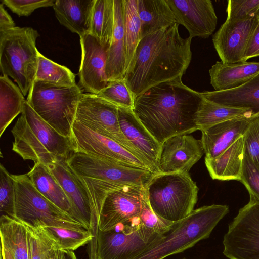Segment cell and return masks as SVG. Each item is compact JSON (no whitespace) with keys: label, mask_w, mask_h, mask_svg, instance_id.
I'll return each instance as SVG.
<instances>
[{"label":"cell","mask_w":259,"mask_h":259,"mask_svg":"<svg viewBox=\"0 0 259 259\" xmlns=\"http://www.w3.org/2000/svg\"><path fill=\"white\" fill-rule=\"evenodd\" d=\"M177 23L143 37L124 76L135 99L150 88L185 73L192 38H182Z\"/></svg>","instance_id":"obj_1"},{"label":"cell","mask_w":259,"mask_h":259,"mask_svg":"<svg viewBox=\"0 0 259 259\" xmlns=\"http://www.w3.org/2000/svg\"><path fill=\"white\" fill-rule=\"evenodd\" d=\"M182 77L155 85L135 99L134 113L161 145L198 130L195 120L202 96L184 84Z\"/></svg>","instance_id":"obj_2"},{"label":"cell","mask_w":259,"mask_h":259,"mask_svg":"<svg viewBox=\"0 0 259 259\" xmlns=\"http://www.w3.org/2000/svg\"><path fill=\"white\" fill-rule=\"evenodd\" d=\"M66 162L76 175L90 198L92 219L89 231L97 240L99 219L104 201L111 191L126 186L146 188L155 175L131 167L74 151Z\"/></svg>","instance_id":"obj_3"},{"label":"cell","mask_w":259,"mask_h":259,"mask_svg":"<svg viewBox=\"0 0 259 259\" xmlns=\"http://www.w3.org/2000/svg\"><path fill=\"white\" fill-rule=\"evenodd\" d=\"M12 150L24 160L47 166L66 161L75 151L72 137L63 136L41 118L25 100L21 115L11 130Z\"/></svg>","instance_id":"obj_4"},{"label":"cell","mask_w":259,"mask_h":259,"mask_svg":"<svg viewBox=\"0 0 259 259\" xmlns=\"http://www.w3.org/2000/svg\"><path fill=\"white\" fill-rule=\"evenodd\" d=\"M229 211L228 206L220 204L193 210L185 218L174 222L168 232L135 259H164L193 247L207 238Z\"/></svg>","instance_id":"obj_5"},{"label":"cell","mask_w":259,"mask_h":259,"mask_svg":"<svg viewBox=\"0 0 259 259\" xmlns=\"http://www.w3.org/2000/svg\"><path fill=\"white\" fill-rule=\"evenodd\" d=\"M39 36L30 27L16 26L0 31L1 75L11 77L26 96L35 78L39 51L36 41Z\"/></svg>","instance_id":"obj_6"},{"label":"cell","mask_w":259,"mask_h":259,"mask_svg":"<svg viewBox=\"0 0 259 259\" xmlns=\"http://www.w3.org/2000/svg\"><path fill=\"white\" fill-rule=\"evenodd\" d=\"M146 190L153 211L171 222L189 215L198 198V188L188 172L155 174Z\"/></svg>","instance_id":"obj_7"},{"label":"cell","mask_w":259,"mask_h":259,"mask_svg":"<svg viewBox=\"0 0 259 259\" xmlns=\"http://www.w3.org/2000/svg\"><path fill=\"white\" fill-rule=\"evenodd\" d=\"M82 94L77 84L63 87L34 80L26 101L58 132L64 136L72 137V125Z\"/></svg>","instance_id":"obj_8"},{"label":"cell","mask_w":259,"mask_h":259,"mask_svg":"<svg viewBox=\"0 0 259 259\" xmlns=\"http://www.w3.org/2000/svg\"><path fill=\"white\" fill-rule=\"evenodd\" d=\"M11 176L16 193L15 218L35 227L87 230L82 224L42 196L26 174Z\"/></svg>","instance_id":"obj_9"},{"label":"cell","mask_w":259,"mask_h":259,"mask_svg":"<svg viewBox=\"0 0 259 259\" xmlns=\"http://www.w3.org/2000/svg\"><path fill=\"white\" fill-rule=\"evenodd\" d=\"M162 235L147 227L139 216L120 223L109 230L99 229L97 259H135Z\"/></svg>","instance_id":"obj_10"},{"label":"cell","mask_w":259,"mask_h":259,"mask_svg":"<svg viewBox=\"0 0 259 259\" xmlns=\"http://www.w3.org/2000/svg\"><path fill=\"white\" fill-rule=\"evenodd\" d=\"M223 254L229 259H259V201L250 199L229 225Z\"/></svg>","instance_id":"obj_11"},{"label":"cell","mask_w":259,"mask_h":259,"mask_svg":"<svg viewBox=\"0 0 259 259\" xmlns=\"http://www.w3.org/2000/svg\"><path fill=\"white\" fill-rule=\"evenodd\" d=\"M75 120L116 142L140 159L121 131L116 105L96 94L83 93L77 105Z\"/></svg>","instance_id":"obj_12"},{"label":"cell","mask_w":259,"mask_h":259,"mask_svg":"<svg viewBox=\"0 0 259 259\" xmlns=\"http://www.w3.org/2000/svg\"><path fill=\"white\" fill-rule=\"evenodd\" d=\"M72 138L75 151L128 166L149 170L138 157L114 140L74 120ZM150 171V170H149Z\"/></svg>","instance_id":"obj_13"},{"label":"cell","mask_w":259,"mask_h":259,"mask_svg":"<svg viewBox=\"0 0 259 259\" xmlns=\"http://www.w3.org/2000/svg\"><path fill=\"white\" fill-rule=\"evenodd\" d=\"M145 188L126 186L110 192L103 203L99 229L106 231L117 225L139 216Z\"/></svg>","instance_id":"obj_14"},{"label":"cell","mask_w":259,"mask_h":259,"mask_svg":"<svg viewBox=\"0 0 259 259\" xmlns=\"http://www.w3.org/2000/svg\"><path fill=\"white\" fill-rule=\"evenodd\" d=\"M80 43L81 60L79 83L88 93L97 95L109 83L106 74L109 47L103 45L90 33L80 37Z\"/></svg>","instance_id":"obj_15"},{"label":"cell","mask_w":259,"mask_h":259,"mask_svg":"<svg viewBox=\"0 0 259 259\" xmlns=\"http://www.w3.org/2000/svg\"><path fill=\"white\" fill-rule=\"evenodd\" d=\"M258 21L254 16L237 22L226 20L212 37L221 62L231 64L243 61L248 41Z\"/></svg>","instance_id":"obj_16"},{"label":"cell","mask_w":259,"mask_h":259,"mask_svg":"<svg viewBox=\"0 0 259 259\" xmlns=\"http://www.w3.org/2000/svg\"><path fill=\"white\" fill-rule=\"evenodd\" d=\"M176 23L188 31L189 37L206 38L212 34L218 22L210 0H166Z\"/></svg>","instance_id":"obj_17"},{"label":"cell","mask_w":259,"mask_h":259,"mask_svg":"<svg viewBox=\"0 0 259 259\" xmlns=\"http://www.w3.org/2000/svg\"><path fill=\"white\" fill-rule=\"evenodd\" d=\"M204 153L201 140L188 134L170 137L161 146L158 161L160 173L188 172Z\"/></svg>","instance_id":"obj_18"},{"label":"cell","mask_w":259,"mask_h":259,"mask_svg":"<svg viewBox=\"0 0 259 259\" xmlns=\"http://www.w3.org/2000/svg\"><path fill=\"white\" fill-rule=\"evenodd\" d=\"M118 116L122 133L140 159L151 172L159 174L158 161L161 145L143 125L133 109L118 107Z\"/></svg>","instance_id":"obj_19"},{"label":"cell","mask_w":259,"mask_h":259,"mask_svg":"<svg viewBox=\"0 0 259 259\" xmlns=\"http://www.w3.org/2000/svg\"><path fill=\"white\" fill-rule=\"evenodd\" d=\"M48 167L68 197L76 220L89 230L92 219L91 204L80 181L65 160L57 161Z\"/></svg>","instance_id":"obj_20"},{"label":"cell","mask_w":259,"mask_h":259,"mask_svg":"<svg viewBox=\"0 0 259 259\" xmlns=\"http://www.w3.org/2000/svg\"><path fill=\"white\" fill-rule=\"evenodd\" d=\"M253 116L230 119L201 131L205 159L218 156L243 136Z\"/></svg>","instance_id":"obj_21"},{"label":"cell","mask_w":259,"mask_h":259,"mask_svg":"<svg viewBox=\"0 0 259 259\" xmlns=\"http://www.w3.org/2000/svg\"><path fill=\"white\" fill-rule=\"evenodd\" d=\"M96 0H56L53 6L60 23L80 37L90 33Z\"/></svg>","instance_id":"obj_22"},{"label":"cell","mask_w":259,"mask_h":259,"mask_svg":"<svg viewBox=\"0 0 259 259\" xmlns=\"http://www.w3.org/2000/svg\"><path fill=\"white\" fill-rule=\"evenodd\" d=\"M210 83L215 91L233 89L259 73V62L242 61L227 64L217 61L209 70Z\"/></svg>","instance_id":"obj_23"},{"label":"cell","mask_w":259,"mask_h":259,"mask_svg":"<svg viewBox=\"0 0 259 259\" xmlns=\"http://www.w3.org/2000/svg\"><path fill=\"white\" fill-rule=\"evenodd\" d=\"M244 155L243 135L218 156L205 159V163L212 179L240 181Z\"/></svg>","instance_id":"obj_24"},{"label":"cell","mask_w":259,"mask_h":259,"mask_svg":"<svg viewBox=\"0 0 259 259\" xmlns=\"http://www.w3.org/2000/svg\"><path fill=\"white\" fill-rule=\"evenodd\" d=\"M201 94L211 101L248 109L253 115H259V73L236 88L224 91H204Z\"/></svg>","instance_id":"obj_25"},{"label":"cell","mask_w":259,"mask_h":259,"mask_svg":"<svg viewBox=\"0 0 259 259\" xmlns=\"http://www.w3.org/2000/svg\"><path fill=\"white\" fill-rule=\"evenodd\" d=\"M26 174L42 196L76 220L68 197L48 166L39 162L34 163Z\"/></svg>","instance_id":"obj_26"},{"label":"cell","mask_w":259,"mask_h":259,"mask_svg":"<svg viewBox=\"0 0 259 259\" xmlns=\"http://www.w3.org/2000/svg\"><path fill=\"white\" fill-rule=\"evenodd\" d=\"M114 25L107 52L106 74L108 82L123 79L125 73L124 24L122 0H114Z\"/></svg>","instance_id":"obj_27"},{"label":"cell","mask_w":259,"mask_h":259,"mask_svg":"<svg viewBox=\"0 0 259 259\" xmlns=\"http://www.w3.org/2000/svg\"><path fill=\"white\" fill-rule=\"evenodd\" d=\"M142 38L176 23L166 0H137Z\"/></svg>","instance_id":"obj_28"},{"label":"cell","mask_w":259,"mask_h":259,"mask_svg":"<svg viewBox=\"0 0 259 259\" xmlns=\"http://www.w3.org/2000/svg\"><path fill=\"white\" fill-rule=\"evenodd\" d=\"M0 237L1 245L13 259H29L27 229L24 223L16 218L1 215Z\"/></svg>","instance_id":"obj_29"},{"label":"cell","mask_w":259,"mask_h":259,"mask_svg":"<svg viewBox=\"0 0 259 259\" xmlns=\"http://www.w3.org/2000/svg\"><path fill=\"white\" fill-rule=\"evenodd\" d=\"M253 115L250 110L220 104L202 97L195 121L198 130L202 131L230 119Z\"/></svg>","instance_id":"obj_30"},{"label":"cell","mask_w":259,"mask_h":259,"mask_svg":"<svg viewBox=\"0 0 259 259\" xmlns=\"http://www.w3.org/2000/svg\"><path fill=\"white\" fill-rule=\"evenodd\" d=\"M19 87L9 77L0 76V136L14 118L22 113L26 100Z\"/></svg>","instance_id":"obj_31"},{"label":"cell","mask_w":259,"mask_h":259,"mask_svg":"<svg viewBox=\"0 0 259 259\" xmlns=\"http://www.w3.org/2000/svg\"><path fill=\"white\" fill-rule=\"evenodd\" d=\"M122 6L125 73L142 39L141 25L138 13L137 0H122Z\"/></svg>","instance_id":"obj_32"},{"label":"cell","mask_w":259,"mask_h":259,"mask_svg":"<svg viewBox=\"0 0 259 259\" xmlns=\"http://www.w3.org/2000/svg\"><path fill=\"white\" fill-rule=\"evenodd\" d=\"M114 25V0H96L90 34L103 45L110 46Z\"/></svg>","instance_id":"obj_33"},{"label":"cell","mask_w":259,"mask_h":259,"mask_svg":"<svg viewBox=\"0 0 259 259\" xmlns=\"http://www.w3.org/2000/svg\"><path fill=\"white\" fill-rule=\"evenodd\" d=\"M75 74L65 66L46 58L39 52L35 80L59 86L73 87L76 85Z\"/></svg>","instance_id":"obj_34"},{"label":"cell","mask_w":259,"mask_h":259,"mask_svg":"<svg viewBox=\"0 0 259 259\" xmlns=\"http://www.w3.org/2000/svg\"><path fill=\"white\" fill-rule=\"evenodd\" d=\"M56 244L57 249L74 251L88 244L93 238L88 230H75L61 227H41Z\"/></svg>","instance_id":"obj_35"},{"label":"cell","mask_w":259,"mask_h":259,"mask_svg":"<svg viewBox=\"0 0 259 259\" xmlns=\"http://www.w3.org/2000/svg\"><path fill=\"white\" fill-rule=\"evenodd\" d=\"M25 225L28 233L29 259H45L51 251L57 248L55 243L42 228Z\"/></svg>","instance_id":"obj_36"},{"label":"cell","mask_w":259,"mask_h":259,"mask_svg":"<svg viewBox=\"0 0 259 259\" xmlns=\"http://www.w3.org/2000/svg\"><path fill=\"white\" fill-rule=\"evenodd\" d=\"M97 95L117 107L134 109L135 98L124 79L109 82Z\"/></svg>","instance_id":"obj_37"},{"label":"cell","mask_w":259,"mask_h":259,"mask_svg":"<svg viewBox=\"0 0 259 259\" xmlns=\"http://www.w3.org/2000/svg\"><path fill=\"white\" fill-rule=\"evenodd\" d=\"M16 193L14 180L2 164L0 165V210L1 215L15 218Z\"/></svg>","instance_id":"obj_38"},{"label":"cell","mask_w":259,"mask_h":259,"mask_svg":"<svg viewBox=\"0 0 259 259\" xmlns=\"http://www.w3.org/2000/svg\"><path fill=\"white\" fill-rule=\"evenodd\" d=\"M139 217L144 225L160 235L168 232L174 223L163 219L153 211L149 202L146 188Z\"/></svg>","instance_id":"obj_39"},{"label":"cell","mask_w":259,"mask_h":259,"mask_svg":"<svg viewBox=\"0 0 259 259\" xmlns=\"http://www.w3.org/2000/svg\"><path fill=\"white\" fill-rule=\"evenodd\" d=\"M247 189L250 199L259 201V164L245 154L240 180Z\"/></svg>","instance_id":"obj_40"},{"label":"cell","mask_w":259,"mask_h":259,"mask_svg":"<svg viewBox=\"0 0 259 259\" xmlns=\"http://www.w3.org/2000/svg\"><path fill=\"white\" fill-rule=\"evenodd\" d=\"M227 19L230 22L244 20L254 14L259 7V0H229Z\"/></svg>","instance_id":"obj_41"},{"label":"cell","mask_w":259,"mask_h":259,"mask_svg":"<svg viewBox=\"0 0 259 259\" xmlns=\"http://www.w3.org/2000/svg\"><path fill=\"white\" fill-rule=\"evenodd\" d=\"M56 0H2L13 13L19 17L30 16L36 9L53 7Z\"/></svg>","instance_id":"obj_42"},{"label":"cell","mask_w":259,"mask_h":259,"mask_svg":"<svg viewBox=\"0 0 259 259\" xmlns=\"http://www.w3.org/2000/svg\"><path fill=\"white\" fill-rule=\"evenodd\" d=\"M244 137L245 154L259 164V115L253 116Z\"/></svg>","instance_id":"obj_43"},{"label":"cell","mask_w":259,"mask_h":259,"mask_svg":"<svg viewBox=\"0 0 259 259\" xmlns=\"http://www.w3.org/2000/svg\"><path fill=\"white\" fill-rule=\"evenodd\" d=\"M259 56V21L252 33L245 52L243 61Z\"/></svg>","instance_id":"obj_44"},{"label":"cell","mask_w":259,"mask_h":259,"mask_svg":"<svg viewBox=\"0 0 259 259\" xmlns=\"http://www.w3.org/2000/svg\"><path fill=\"white\" fill-rule=\"evenodd\" d=\"M12 18L4 8V4H0V31L10 30L15 27Z\"/></svg>","instance_id":"obj_45"},{"label":"cell","mask_w":259,"mask_h":259,"mask_svg":"<svg viewBox=\"0 0 259 259\" xmlns=\"http://www.w3.org/2000/svg\"><path fill=\"white\" fill-rule=\"evenodd\" d=\"M45 259H77L73 251L54 249L51 251Z\"/></svg>","instance_id":"obj_46"},{"label":"cell","mask_w":259,"mask_h":259,"mask_svg":"<svg viewBox=\"0 0 259 259\" xmlns=\"http://www.w3.org/2000/svg\"><path fill=\"white\" fill-rule=\"evenodd\" d=\"M1 259H13L9 251L3 245H1Z\"/></svg>","instance_id":"obj_47"},{"label":"cell","mask_w":259,"mask_h":259,"mask_svg":"<svg viewBox=\"0 0 259 259\" xmlns=\"http://www.w3.org/2000/svg\"><path fill=\"white\" fill-rule=\"evenodd\" d=\"M254 16L257 17L259 19V7L254 14Z\"/></svg>","instance_id":"obj_48"},{"label":"cell","mask_w":259,"mask_h":259,"mask_svg":"<svg viewBox=\"0 0 259 259\" xmlns=\"http://www.w3.org/2000/svg\"><path fill=\"white\" fill-rule=\"evenodd\" d=\"M184 259H185V258H184Z\"/></svg>","instance_id":"obj_49"}]
</instances>
